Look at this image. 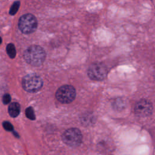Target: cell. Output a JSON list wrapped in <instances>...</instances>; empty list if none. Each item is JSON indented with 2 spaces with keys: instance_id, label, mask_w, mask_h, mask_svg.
<instances>
[{
  "instance_id": "obj_1",
  "label": "cell",
  "mask_w": 155,
  "mask_h": 155,
  "mask_svg": "<svg viewBox=\"0 0 155 155\" xmlns=\"http://www.w3.org/2000/svg\"><path fill=\"white\" fill-rule=\"evenodd\" d=\"M45 56L44 48L36 45L29 47L24 53V58L25 61L33 66L41 65L44 62Z\"/></svg>"
},
{
  "instance_id": "obj_2",
  "label": "cell",
  "mask_w": 155,
  "mask_h": 155,
  "mask_svg": "<svg viewBox=\"0 0 155 155\" xmlns=\"http://www.w3.org/2000/svg\"><path fill=\"white\" fill-rule=\"evenodd\" d=\"M43 85L42 79L35 73L27 74L22 81L23 88L28 92H36L41 89Z\"/></svg>"
},
{
  "instance_id": "obj_3",
  "label": "cell",
  "mask_w": 155,
  "mask_h": 155,
  "mask_svg": "<svg viewBox=\"0 0 155 155\" xmlns=\"http://www.w3.org/2000/svg\"><path fill=\"white\" fill-rule=\"evenodd\" d=\"M38 26L36 18L31 14H25L22 16L18 22L19 30L25 34H29L35 31Z\"/></svg>"
},
{
  "instance_id": "obj_4",
  "label": "cell",
  "mask_w": 155,
  "mask_h": 155,
  "mask_svg": "<svg viewBox=\"0 0 155 155\" xmlns=\"http://www.w3.org/2000/svg\"><path fill=\"white\" fill-rule=\"evenodd\" d=\"M63 142L68 146L76 147L81 144L82 135L81 131L76 128H71L67 130L62 136Z\"/></svg>"
},
{
  "instance_id": "obj_5",
  "label": "cell",
  "mask_w": 155,
  "mask_h": 155,
  "mask_svg": "<svg viewBox=\"0 0 155 155\" xmlns=\"http://www.w3.org/2000/svg\"><path fill=\"white\" fill-rule=\"evenodd\" d=\"M56 97L61 103L68 104L75 99L76 90L73 86L65 85L58 89L56 93Z\"/></svg>"
},
{
  "instance_id": "obj_6",
  "label": "cell",
  "mask_w": 155,
  "mask_h": 155,
  "mask_svg": "<svg viewBox=\"0 0 155 155\" xmlns=\"http://www.w3.org/2000/svg\"><path fill=\"white\" fill-rule=\"evenodd\" d=\"M87 73L91 79L94 81H102L107 76L108 70L104 64L95 63L89 67Z\"/></svg>"
},
{
  "instance_id": "obj_7",
  "label": "cell",
  "mask_w": 155,
  "mask_h": 155,
  "mask_svg": "<svg viewBox=\"0 0 155 155\" xmlns=\"http://www.w3.org/2000/svg\"><path fill=\"white\" fill-rule=\"evenodd\" d=\"M153 111V106L149 101L142 99L139 101L134 107L135 114L140 117H145L150 115Z\"/></svg>"
},
{
  "instance_id": "obj_8",
  "label": "cell",
  "mask_w": 155,
  "mask_h": 155,
  "mask_svg": "<svg viewBox=\"0 0 155 155\" xmlns=\"http://www.w3.org/2000/svg\"><path fill=\"white\" fill-rule=\"evenodd\" d=\"M8 113L10 116L15 117L18 116L20 113L21 107L20 105L17 102H12L8 107Z\"/></svg>"
},
{
  "instance_id": "obj_9",
  "label": "cell",
  "mask_w": 155,
  "mask_h": 155,
  "mask_svg": "<svg viewBox=\"0 0 155 155\" xmlns=\"http://www.w3.org/2000/svg\"><path fill=\"white\" fill-rule=\"evenodd\" d=\"M6 51H7V53L10 58H14L15 57L16 49H15V45L13 44L10 43L7 45V46L6 47Z\"/></svg>"
},
{
  "instance_id": "obj_10",
  "label": "cell",
  "mask_w": 155,
  "mask_h": 155,
  "mask_svg": "<svg viewBox=\"0 0 155 155\" xmlns=\"http://www.w3.org/2000/svg\"><path fill=\"white\" fill-rule=\"evenodd\" d=\"M25 115L27 117H28L30 120H35V114L34 113V110L32 107H29L26 108L25 110Z\"/></svg>"
},
{
  "instance_id": "obj_11",
  "label": "cell",
  "mask_w": 155,
  "mask_h": 155,
  "mask_svg": "<svg viewBox=\"0 0 155 155\" xmlns=\"http://www.w3.org/2000/svg\"><path fill=\"white\" fill-rule=\"evenodd\" d=\"M19 5H20V2L19 1H16L13 3V4L12 5V7L10 8V14L12 15H15L17 11L18 10V8L19 7Z\"/></svg>"
},
{
  "instance_id": "obj_12",
  "label": "cell",
  "mask_w": 155,
  "mask_h": 155,
  "mask_svg": "<svg viewBox=\"0 0 155 155\" xmlns=\"http://www.w3.org/2000/svg\"><path fill=\"white\" fill-rule=\"evenodd\" d=\"M2 126L5 130L8 131H13V127L12 124L8 121H4L2 123Z\"/></svg>"
},
{
  "instance_id": "obj_13",
  "label": "cell",
  "mask_w": 155,
  "mask_h": 155,
  "mask_svg": "<svg viewBox=\"0 0 155 155\" xmlns=\"http://www.w3.org/2000/svg\"><path fill=\"white\" fill-rule=\"evenodd\" d=\"M11 101V96L9 94H5L2 97V102L4 104H8Z\"/></svg>"
},
{
  "instance_id": "obj_14",
  "label": "cell",
  "mask_w": 155,
  "mask_h": 155,
  "mask_svg": "<svg viewBox=\"0 0 155 155\" xmlns=\"http://www.w3.org/2000/svg\"><path fill=\"white\" fill-rule=\"evenodd\" d=\"M1 43H2V39H1V38L0 37V45L1 44Z\"/></svg>"
}]
</instances>
